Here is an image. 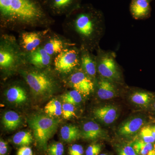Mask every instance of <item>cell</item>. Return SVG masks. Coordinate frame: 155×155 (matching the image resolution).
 Listing matches in <instances>:
<instances>
[{
  "instance_id": "21",
  "label": "cell",
  "mask_w": 155,
  "mask_h": 155,
  "mask_svg": "<svg viewBox=\"0 0 155 155\" xmlns=\"http://www.w3.org/2000/svg\"><path fill=\"white\" fill-rule=\"evenodd\" d=\"M153 96L144 91H137L130 96L132 102L138 105L147 107L153 101Z\"/></svg>"
},
{
  "instance_id": "12",
  "label": "cell",
  "mask_w": 155,
  "mask_h": 155,
  "mask_svg": "<svg viewBox=\"0 0 155 155\" xmlns=\"http://www.w3.org/2000/svg\"><path fill=\"white\" fill-rule=\"evenodd\" d=\"M114 82L100 77L97 82V94L102 100L113 98L117 94V90Z\"/></svg>"
},
{
  "instance_id": "16",
  "label": "cell",
  "mask_w": 155,
  "mask_h": 155,
  "mask_svg": "<svg viewBox=\"0 0 155 155\" xmlns=\"http://www.w3.org/2000/svg\"><path fill=\"white\" fill-rule=\"evenodd\" d=\"M12 49L1 46L0 50V67L2 69H8L14 67L17 59Z\"/></svg>"
},
{
  "instance_id": "3",
  "label": "cell",
  "mask_w": 155,
  "mask_h": 155,
  "mask_svg": "<svg viewBox=\"0 0 155 155\" xmlns=\"http://www.w3.org/2000/svg\"><path fill=\"white\" fill-rule=\"evenodd\" d=\"M28 122L37 144L44 150L47 149L48 141L58 128V120L48 115L38 114L31 117Z\"/></svg>"
},
{
  "instance_id": "25",
  "label": "cell",
  "mask_w": 155,
  "mask_h": 155,
  "mask_svg": "<svg viewBox=\"0 0 155 155\" xmlns=\"http://www.w3.org/2000/svg\"><path fill=\"white\" fill-rule=\"evenodd\" d=\"M62 98L64 103H68L74 105L79 104L82 100L81 94L75 90L66 93L62 96Z\"/></svg>"
},
{
  "instance_id": "37",
  "label": "cell",
  "mask_w": 155,
  "mask_h": 155,
  "mask_svg": "<svg viewBox=\"0 0 155 155\" xmlns=\"http://www.w3.org/2000/svg\"><path fill=\"white\" fill-rule=\"evenodd\" d=\"M100 155H108L107 154H101Z\"/></svg>"
},
{
  "instance_id": "34",
  "label": "cell",
  "mask_w": 155,
  "mask_h": 155,
  "mask_svg": "<svg viewBox=\"0 0 155 155\" xmlns=\"http://www.w3.org/2000/svg\"><path fill=\"white\" fill-rule=\"evenodd\" d=\"M8 152V144L2 139L0 141V155H5Z\"/></svg>"
},
{
  "instance_id": "28",
  "label": "cell",
  "mask_w": 155,
  "mask_h": 155,
  "mask_svg": "<svg viewBox=\"0 0 155 155\" xmlns=\"http://www.w3.org/2000/svg\"><path fill=\"white\" fill-rule=\"evenodd\" d=\"M64 148L61 143H53L48 147L47 152L48 155H63Z\"/></svg>"
},
{
  "instance_id": "18",
  "label": "cell",
  "mask_w": 155,
  "mask_h": 155,
  "mask_svg": "<svg viewBox=\"0 0 155 155\" xmlns=\"http://www.w3.org/2000/svg\"><path fill=\"white\" fill-rule=\"evenodd\" d=\"M21 117L14 111H8L3 116V124L7 130H15L21 125Z\"/></svg>"
},
{
  "instance_id": "2",
  "label": "cell",
  "mask_w": 155,
  "mask_h": 155,
  "mask_svg": "<svg viewBox=\"0 0 155 155\" xmlns=\"http://www.w3.org/2000/svg\"><path fill=\"white\" fill-rule=\"evenodd\" d=\"M66 28L80 45V48L93 51L99 46L105 31V23L100 13L93 11L78 13L66 23Z\"/></svg>"
},
{
  "instance_id": "8",
  "label": "cell",
  "mask_w": 155,
  "mask_h": 155,
  "mask_svg": "<svg viewBox=\"0 0 155 155\" xmlns=\"http://www.w3.org/2000/svg\"><path fill=\"white\" fill-rule=\"evenodd\" d=\"M48 32V30L23 32L20 36L21 46L26 51L32 52L39 48L43 38Z\"/></svg>"
},
{
  "instance_id": "15",
  "label": "cell",
  "mask_w": 155,
  "mask_h": 155,
  "mask_svg": "<svg viewBox=\"0 0 155 155\" xmlns=\"http://www.w3.org/2000/svg\"><path fill=\"white\" fill-rule=\"evenodd\" d=\"M51 56L43 48L39 47L30 53L29 61L33 65L38 68L47 67L51 63Z\"/></svg>"
},
{
  "instance_id": "38",
  "label": "cell",
  "mask_w": 155,
  "mask_h": 155,
  "mask_svg": "<svg viewBox=\"0 0 155 155\" xmlns=\"http://www.w3.org/2000/svg\"><path fill=\"white\" fill-rule=\"evenodd\" d=\"M144 1H146L147 2H149L150 1V0H144Z\"/></svg>"
},
{
  "instance_id": "32",
  "label": "cell",
  "mask_w": 155,
  "mask_h": 155,
  "mask_svg": "<svg viewBox=\"0 0 155 155\" xmlns=\"http://www.w3.org/2000/svg\"><path fill=\"white\" fill-rule=\"evenodd\" d=\"M119 155H138L136 153L133 146L126 145L122 147L119 151Z\"/></svg>"
},
{
  "instance_id": "36",
  "label": "cell",
  "mask_w": 155,
  "mask_h": 155,
  "mask_svg": "<svg viewBox=\"0 0 155 155\" xmlns=\"http://www.w3.org/2000/svg\"><path fill=\"white\" fill-rule=\"evenodd\" d=\"M145 155H155V148Z\"/></svg>"
},
{
  "instance_id": "4",
  "label": "cell",
  "mask_w": 155,
  "mask_h": 155,
  "mask_svg": "<svg viewBox=\"0 0 155 155\" xmlns=\"http://www.w3.org/2000/svg\"><path fill=\"white\" fill-rule=\"evenodd\" d=\"M96 51L97 71L100 77L114 83H122V72L116 62V54L114 52L101 49L99 46Z\"/></svg>"
},
{
  "instance_id": "11",
  "label": "cell",
  "mask_w": 155,
  "mask_h": 155,
  "mask_svg": "<svg viewBox=\"0 0 155 155\" xmlns=\"http://www.w3.org/2000/svg\"><path fill=\"white\" fill-rule=\"evenodd\" d=\"M144 124V121L140 117L131 118L122 123L118 128L119 135L129 137L134 135L141 130Z\"/></svg>"
},
{
  "instance_id": "1",
  "label": "cell",
  "mask_w": 155,
  "mask_h": 155,
  "mask_svg": "<svg viewBox=\"0 0 155 155\" xmlns=\"http://www.w3.org/2000/svg\"><path fill=\"white\" fill-rule=\"evenodd\" d=\"M1 24L11 27L48 25L43 11L33 0H0Z\"/></svg>"
},
{
  "instance_id": "22",
  "label": "cell",
  "mask_w": 155,
  "mask_h": 155,
  "mask_svg": "<svg viewBox=\"0 0 155 155\" xmlns=\"http://www.w3.org/2000/svg\"><path fill=\"white\" fill-rule=\"evenodd\" d=\"M62 105L56 99H53L47 104L45 107L46 114L51 117H58L62 115Z\"/></svg>"
},
{
  "instance_id": "39",
  "label": "cell",
  "mask_w": 155,
  "mask_h": 155,
  "mask_svg": "<svg viewBox=\"0 0 155 155\" xmlns=\"http://www.w3.org/2000/svg\"><path fill=\"white\" fill-rule=\"evenodd\" d=\"M154 109L155 110V103H154Z\"/></svg>"
},
{
  "instance_id": "24",
  "label": "cell",
  "mask_w": 155,
  "mask_h": 155,
  "mask_svg": "<svg viewBox=\"0 0 155 155\" xmlns=\"http://www.w3.org/2000/svg\"><path fill=\"white\" fill-rule=\"evenodd\" d=\"M154 143L145 142L143 140L136 142L133 147L138 155H145L155 148Z\"/></svg>"
},
{
  "instance_id": "29",
  "label": "cell",
  "mask_w": 155,
  "mask_h": 155,
  "mask_svg": "<svg viewBox=\"0 0 155 155\" xmlns=\"http://www.w3.org/2000/svg\"><path fill=\"white\" fill-rule=\"evenodd\" d=\"M74 0H53V8L58 11H63L70 7Z\"/></svg>"
},
{
  "instance_id": "13",
  "label": "cell",
  "mask_w": 155,
  "mask_h": 155,
  "mask_svg": "<svg viewBox=\"0 0 155 155\" xmlns=\"http://www.w3.org/2000/svg\"><path fill=\"white\" fill-rule=\"evenodd\" d=\"M130 11L134 19L140 20L145 19L149 17L150 12L149 2L144 0H132Z\"/></svg>"
},
{
  "instance_id": "27",
  "label": "cell",
  "mask_w": 155,
  "mask_h": 155,
  "mask_svg": "<svg viewBox=\"0 0 155 155\" xmlns=\"http://www.w3.org/2000/svg\"><path fill=\"white\" fill-rule=\"evenodd\" d=\"M75 106L72 104L64 103L62 105V116L64 119H70L75 116Z\"/></svg>"
},
{
  "instance_id": "19",
  "label": "cell",
  "mask_w": 155,
  "mask_h": 155,
  "mask_svg": "<svg viewBox=\"0 0 155 155\" xmlns=\"http://www.w3.org/2000/svg\"><path fill=\"white\" fill-rule=\"evenodd\" d=\"M61 135L64 141L71 142L80 138L81 137V131L75 125H64L61 128Z\"/></svg>"
},
{
  "instance_id": "14",
  "label": "cell",
  "mask_w": 155,
  "mask_h": 155,
  "mask_svg": "<svg viewBox=\"0 0 155 155\" xmlns=\"http://www.w3.org/2000/svg\"><path fill=\"white\" fill-rule=\"evenodd\" d=\"M98 124L94 121H89L84 124L81 131V136L87 140H95L103 137L105 134Z\"/></svg>"
},
{
  "instance_id": "9",
  "label": "cell",
  "mask_w": 155,
  "mask_h": 155,
  "mask_svg": "<svg viewBox=\"0 0 155 155\" xmlns=\"http://www.w3.org/2000/svg\"><path fill=\"white\" fill-rule=\"evenodd\" d=\"M80 64L81 69L91 78L95 77L97 71L96 56L93 55L91 52L80 48Z\"/></svg>"
},
{
  "instance_id": "5",
  "label": "cell",
  "mask_w": 155,
  "mask_h": 155,
  "mask_svg": "<svg viewBox=\"0 0 155 155\" xmlns=\"http://www.w3.org/2000/svg\"><path fill=\"white\" fill-rule=\"evenodd\" d=\"M25 79L34 94L37 96L51 94L54 90L52 78L43 72L32 70L26 72Z\"/></svg>"
},
{
  "instance_id": "10",
  "label": "cell",
  "mask_w": 155,
  "mask_h": 155,
  "mask_svg": "<svg viewBox=\"0 0 155 155\" xmlns=\"http://www.w3.org/2000/svg\"><path fill=\"white\" fill-rule=\"evenodd\" d=\"M95 118L105 125H110L115 122L118 117V110L113 105H106L96 108L94 110Z\"/></svg>"
},
{
  "instance_id": "7",
  "label": "cell",
  "mask_w": 155,
  "mask_h": 155,
  "mask_svg": "<svg viewBox=\"0 0 155 155\" xmlns=\"http://www.w3.org/2000/svg\"><path fill=\"white\" fill-rule=\"evenodd\" d=\"M69 82L74 90L84 96L88 95L94 90L91 78L83 70H78L72 73L69 78Z\"/></svg>"
},
{
  "instance_id": "23",
  "label": "cell",
  "mask_w": 155,
  "mask_h": 155,
  "mask_svg": "<svg viewBox=\"0 0 155 155\" xmlns=\"http://www.w3.org/2000/svg\"><path fill=\"white\" fill-rule=\"evenodd\" d=\"M13 142L15 144L21 146H27L33 141L31 134L28 131H21L16 133L13 138Z\"/></svg>"
},
{
  "instance_id": "26",
  "label": "cell",
  "mask_w": 155,
  "mask_h": 155,
  "mask_svg": "<svg viewBox=\"0 0 155 155\" xmlns=\"http://www.w3.org/2000/svg\"><path fill=\"white\" fill-rule=\"evenodd\" d=\"M140 136L142 140L145 142L152 143H155L154 138L153 135L151 126L147 125L143 127L140 130Z\"/></svg>"
},
{
  "instance_id": "6",
  "label": "cell",
  "mask_w": 155,
  "mask_h": 155,
  "mask_svg": "<svg viewBox=\"0 0 155 155\" xmlns=\"http://www.w3.org/2000/svg\"><path fill=\"white\" fill-rule=\"evenodd\" d=\"M80 65V51L75 49H65L54 59L56 70L61 73H69Z\"/></svg>"
},
{
  "instance_id": "17",
  "label": "cell",
  "mask_w": 155,
  "mask_h": 155,
  "mask_svg": "<svg viewBox=\"0 0 155 155\" xmlns=\"http://www.w3.org/2000/svg\"><path fill=\"white\" fill-rule=\"evenodd\" d=\"M6 95L8 101L16 104L25 102L27 99V94L25 90L17 85L9 88L6 92Z\"/></svg>"
},
{
  "instance_id": "30",
  "label": "cell",
  "mask_w": 155,
  "mask_h": 155,
  "mask_svg": "<svg viewBox=\"0 0 155 155\" xmlns=\"http://www.w3.org/2000/svg\"><path fill=\"white\" fill-rule=\"evenodd\" d=\"M101 150V145L98 143H95L91 145L87 149L86 155H98Z\"/></svg>"
},
{
  "instance_id": "20",
  "label": "cell",
  "mask_w": 155,
  "mask_h": 155,
  "mask_svg": "<svg viewBox=\"0 0 155 155\" xmlns=\"http://www.w3.org/2000/svg\"><path fill=\"white\" fill-rule=\"evenodd\" d=\"M65 44L58 38H50L45 43L43 48L50 55L58 54L65 49Z\"/></svg>"
},
{
  "instance_id": "35",
  "label": "cell",
  "mask_w": 155,
  "mask_h": 155,
  "mask_svg": "<svg viewBox=\"0 0 155 155\" xmlns=\"http://www.w3.org/2000/svg\"><path fill=\"white\" fill-rule=\"evenodd\" d=\"M152 131V134L153 137L154 138L155 141V125L154 126H151Z\"/></svg>"
},
{
  "instance_id": "31",
  "label": "cell",
  "mask_w": 155,
  "mask_h": 155,
  "mask_svg": "<svg viewBox=\"0 0 155 155\" xmlns=\"http://www.w3.org/2000/svg\"><path fill=\"white\" fill-rule=\"evenodd\" d=\"M83 147L81 145L75 144L69 147V155H84Z\"/></svg>"
},
{
  "instance_id": "33",
  "label": "cell",
  "mask_w": 155,
  "mask_h": 155,
  "mask_svg": "<svg viewBox=\"0 0 155 155\" xmlns=\"http://www.w3.org/2000/svg\"><path fill=\"white\" fill-rule=\"evenodd\" d=\"M17 155H33L32 150L29 147L22 146L18 150Z\"/></svg>"
}]
</instances>
